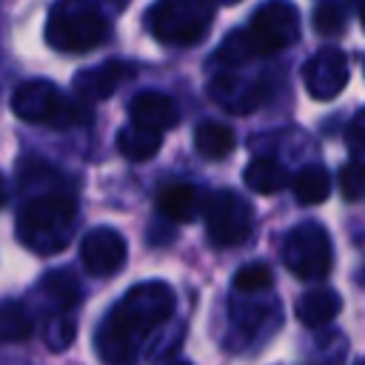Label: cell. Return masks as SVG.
Instances as JSON below:
<instances>
[{
    "mask_svg": "<svg viewBox=\"0 0 365 365\" xmlns=\"http://www.w3.org/2000/svg\"><path fill=\"white\" fill-rule=\"evenodd\" d=\"M128 117L134 125H143V128H151V131H171L177 123H180V111L174 106V100L168 94H160V91H140L131 97L128 103Z\"/></svg>",
    "mask_w": 365,
    "mask_h": 365,
    "instance_id": "cell-13",
    "label": "cell"
},
{
    "mask_svg": "<svg viewBox=\"0 0 365 365\" xmlns=\"http://www.w3.org/2000/svg\"><path fill=\"white\" fill-rule=\"evenodd\" d=\"M356 365H365V359H362V362H356Z\"/></svg>",
    "mask_w": 365,
    "mask_h": 365,
    "instance_id": "cell-32",
    "label": "cell"
},
{
    "mask_svg": "<svg viewBox=\"0 0 365 365\" xmlns=\"http://www.w3.org/2000/svg\"><path fill=\"white\" fill-rule=\"evenodd\" d=\"M74 334H77V319L71 311H51L46 317V325H43V342L51 348V351H66L71 342H74Z\"/></svg>",
    "mask_w": 365,
    "mask_h": 365,
    "instance_id": "cell-22",
    "label": "cell"
},
{
    "mask_svg": "<svg viewBox=\"0 0 365 365\" xmlns=\"http://www.w3.org/2000/svg\"><path fill=\"white\" fill-rule=\"evenodd\" d=\"M125 257H128V245H125L123 234L108 225L91 228L80 242V259H83L86 271L94 277L117 274L125 265Z\"/></svg>",
    "mask_w": 365,
    "mask_h": 365,
    "instance_id": "cell-10",
    "label": "cell"
},
{
    "mask_svg": "<svg viewBox=\"0 0 365 365\" xmlns=\"http://www.w3.org/2000/svg\"><path fill=\"white\" fill-rule=\"evenodd\" d=\"M108 20L94 0H57L46 20V43L63 54H86L106 43Z\"/></svg>",
    "mask_w": 365,
    "mask_h": 365,
    "instance_id": "cell-3",
    "label": "cell"
},
{
    "mask_svg": "<svg viewBox=\"0 0 365 365\" xmlns=\"http://www.w3.org/2000/svg\"><path fill=\"white\" fill-rule=\"evenodd\" d=\"M345 140H348L351 160H354V163H359V165L365 168V108H359V111L354 114V120H351V125H348Z\"/></svg>",
    "mask_w": 365,
    "mask_h": 365,
    "instance_id": "cell-26",
    "label": "cell"
},
{
    "mask_svg": "<svg viewBox=\"0 0 365 365\" xmlns=\"http://www.w3.org/2000/svg\"><path fill=\"white\" fill-rule=\"evenodd\" d=\"M3 202H6V182H3V177H0V208H3Z\"/></svg>",
    "mask_w": 365,
    "mask_h": 365,
    "instance_id": "cell-27",
    "label": "cell"
},
{
    "mask_svg": "<svg viewBox=\"0 0 365 365\" xmlns=\"http://www.w3.org/2000/svg\"><path fill=\"white\" fill-rule=\"evenodd\" d=\"M174 305L177 297L165 282L151 279L128 288L97 325V356L106 365H134L154 331L171 319Z\"/></svg>",
    "mask_w": 365,
    "mask_h": 365,
    "instance_id": "cell-1",
    "label": "cell"
},
{
    "mask_svg": "<svg viewBox=\"0 0 365 365\" xmlns=\"http://www.w3.org/2000/svg\"><path fill=\"white\" fill-rule=\"evenodd\" d=\"M214 6H234V3H240V0H211Z\"/></svg>",
    "mask_w": 365,
    "mask_h": 365,
    "instance_id": "cell-28",
    "label": "cell"
},
{
    "mask_svg": "<svg viewBox=\"0 0 365 365\" xmlns=\"http://www.w3.org/2000/svg\"><path fill=\"white\" fill-rule=\"evenodd\" d=\"M174 365H191V362H174Z\"/></svg>",
    "mask_w": 365,
    "mask_h": 365,
    "instance_id": "cell-31",
    "label": "cell"
},
{
    "mask_svg": "<svg viewBox=\"0 0 365 365\" xmlns=\"http://www.w3.org/2000/svg\"><path fill=\"white\" fill-rule=\"evenodd\" d=\"M208 94L220 108H225L231 114H245V111H254L262 103L265 88H262L259 80H251V77L217 74L208 86Z\"/></svg>",
    "mask_w": 365,
    "mask_h": 365,
    "instance_id": "cell-12",
    "label": "cell"
},
{
    "mask_svg": "<svg viewBox=\"0 0 365 365\" xmlns=\"http://www.w3.org/2000/svg\"><path fill=\"white\" fill-rule=\"evenodd\" d=\"M291 191H294V197H297L299 205H305V208L319 205L331 194V177H328V171L322 165L311 163L302 171H297V177L291 180Z\"/></svg>",
    "mask_w": 365,
    "mask_h": 365,
    "instance_id": "cell-19",
    "label": "cell"
},
{
    "mask_svg": "<svg viewBox=\"0 0 365 365\" xmlns=\"http://www.w3.org/2000/svg\"><path fill=\"white\" fill-rule=\"evenodd\" d=\"M214 20L211 0H157L148 9L145 26L163 46H194Z\"/></svg>",
    "mask_w": 365,
    "mask_h": 365,
    "instance_id": "cell-4",
    "label": "cell"
},
{
    "mask_svg": "<svg viewBox=\"0 0 365 365\" xmlns=\"http://www.w3.org/2000/svg\"><path fill=\"white\" fill-rule=\"evenodd\" d=\"M339 188H342V197L348 202H359L365 200V168L359 163H345L339 168Z\"/></svg>",
    "mask_w": 365,
    "mask_h": 365,
    "instance_id": "cell-25",
    "label": "cell"
},
{
    "mask_svg": "<svg viewBox=\"0 0 365 365\" xmlns=\"http://www.w3.org/2000/svg\"><path fill=\"white\" fill-rule=\"evenodd\" d=\"M111 3H114V6H125L128 0H111Z\"/></svg>",
    "mask_w": 365,
    "mask_h": 365,
    "instance_id": "cell-30",
    "label": "cell"
},
{
    "mask_svg": "<svg viewBox=\"0 0 365 365\" xmlns=\"http://www.w3.org/2000/svg\"><path fill=\"white\" fill-rule=\"evenodd\" d=\"M134 74V66L125 60H106L100 66L83 68L74 74V91L80 94V100L86 103H97L111 97L128 77Z\"/></svg>",
    "mask_w": 365,
    "mask_h": 365,
    "instance_id": "cell-11",
    "label": "cell"
},
{
    "mask_svg": "<svg viewBox=\"0 0 365 365\" xmlns=\"http://www.w3.org/2000/svg\"><path fill=\"white\" fill-rule=\"evenodd\" d=\"M11 111L26 123H46L54 128H71L86 120V111L48 80L20 83L11 94Z\"/></svg>",
    "mask_w": 365,
    "mask_h": 365,
    "instance_id": "cell-5",
    "label": "cell"
},
{
    "mask_svg": "<svg viewBox=\"0 0 365 365\" xmlns=\"http://www.w3.org/2000/svg\"><path fill=\"white\" fill-rule=\"evenodd\" d=\"M271 282H274V274L265 262H248L234 274V288L240 294H262L271 288Z\"/></svg>",
    "mask_w": 365,
    "mask_h": 365,
    "instance_id": "cell-23",
    "label": "cell"
},
{
    "mask_svg": "<svg viewBox=\"0 0 365 365\" xmlns=\"http://www.w3.org/2000/svg\"><path fill=\"white\" fill-rule=\"evenodd\" d=\"M242 34H245L251 57L277 54L299 37V11L291 0H265L254 11Z\"/></svg>",
    "mask_w": 365,
    "mask_h": 365,
    "instance_id": "cell-6",
    "label": "cell"
},
{
    "mask_svg": "<svg viewBox=\"0 0 365 365\" xmlns=\"http://www.w3.org/2000/svg\"><path fill=\"white\" fill-rule=\"evenodd\" d=\"M34 331V322L23 302H0V342H23Z\"/></svg>",
    "mask_w": 365,
    "mask_h": 365,
    "instance_id": "cell-21",
    "label": "cell"
},
{
    "mask_svg": "<svg viewBox=\"0 0 365 365\" xmlns=\"http://www.w3.org/2000/svg\"><path fill=\"white\" fill-rule=\"evenodd\" d=\"M282 262L297 279H305V282H317L328 277L334 265V248H331L328 231L311 220L291 228L282 242Z\"/></svg>",
    "mask_w": 365,
    "mask_h": 365,
    "instance_id": "cell-7",
    "label": "cell"
},
{
    "mask_svg": "<svg viewBox=\"0 0 365 365\" xmlns=\"http://www.w3.org/2000/svg\"><path fill=\"white\" fill-rule=\"evenodd\" d=\"M117 148H120V154H123L125 160H131V163H145V160H151V157L163 148V134L131 123V125L120 128V134H117Z\"/></svg>",
    "mask_w": 365,
    "mask_h": 365,
    "instance_id": "cell-17",
    "label": "cell"
},
{
    "mask_svg": "<svg viewBox=\"0 0 365 365\" xmlns=\"http://www.w3.org/2000/svg\"><path fill=\"white\" fill-rule=\"evenodd\" d=\"M202 211H205L208 240L217 248H234V245H242L251 237L254 211H251V205L237 191H231V188L214 191L205 200Z\"/></svg>",
    "mask_w": 365,
    "mask_h": 365,
    "instance_id": "cell-8",
    "label": "cell"
},
{
    "mask_svg": "<svg viewBox=\"0 0 365 365\" xmlns=\"http://www.w3.org/2000/svg\"><path fill=\"white\" fill-rule=\"evenodd\" d=\"M40 294L48 299L51 311H71L80 299V285L74 279V274L68 271H51L43 277L40 282Z\"/></svg>",
    "mask_w": 365,
    "mask_h": 365,
    "instance_id": "cell-20",
    "label": "cell"
},
{
    "mask_svg": "<svg viewBox=\"0 0 365 365\" xmlns=\"http://www.w3.org/2000/svg\"><path fill=\"white\" fill-rule=\"evenodd\" d=\"M77 225V202L66 191H37L17 211V240L40 254H60L74 237Z\"/></svg>",
    "mask_w": 365,
    "mask_h": 365,
    "instance_id": "cell-2",
    "label": "cell"
},
{
    "mask_svg": "<svg viewBox=\"0 0 365 365\" xmlns=\"http://www.w3.org/2000/svg\"><path fill=\"white\" fill-rule=\"evenodd\" d=\"M359 20H362V29H365V6H362V14H359Z\"/></svg>",
    "mask_w": 365,
    "mask_h": 365,
    "instance_id": "cell-29",
    "label": "cell"
},
{
    "mask_svg": "<svg viewBox=\"0 0 365 365\" xmlns=\"http://www.w3.org/2000/svg\"><path fill=\"white\" fill-rule=\"evenodd\" d=\"M242 180H245V185L251 188V191H257V194H277V191H282L291 180H288V171L277 163V160H271V157H257V160H251L248 165H245V171H242Z\"/></svg>",
    "mask_w": 365,
    "mask_h": 365,
    "instance_id": "cell-18",
    "label": "cell"
},
{
    "mask_svg": "<svg viewBox=\"0 0 365 365\" xmlns=\"http://www.w3.org/2000/svg\"><path fill=\"white\" fill-rule=\"evenodd\" d=\"M311 26H314L317 34L334 37V34H339L345 29V11L339 6H334V3H322V6H317L314 17H311Z\"/></svg>",
    "mask_w": 365,
    "mask_h": 365,
    "instance_id": "cell-24",
    "label": "cell"
},
{
    "mask_svg": "<svg viewBox=\"0 0 365 365\" xmlns=\"http://www.w3.org/2000/svg\"><path fill=\"white\" fill-rule=\"evenodd\" d=\"M237 145V137L231 131V125L225 123H217V120H202L197 128H194V148L200 157L205 160H225Z\"/></svg>",
    "mask_w": 365,
    "mask_h": 365,
    "instance_id": "cell-16",
    "label": "cell"
},
{
    "mask_svg": "<svg viewBox=\"0 0 365 365\" xmlns=\"http://www.w3.org/2000/svg\"><path fill=\"white\" fill-rule=\"evenodd\" d=\"M200 191L191 182H168L157 191V208L171 222H191L200 214Z\"/></svg>",
    "mask_w": 365,
    "mask_h": 365,
    "instance_id": "cell-15",
    "label": "cell"
},
{
    "mask_svg": "<svg viewBox=\"0 0 365 365\" xmlns=\"http://www.w3.org/2000/svg\"><path fill=\"white\" fill-rule=\"evenodd\" d=\"M302 83L305 91L314 100H334L342 94L345 83H348V57L345 51L325 46L317 54L308 57V63L302 66Z\"/></svg>",
    "mask_w": 365,
    "mask_h": 365,
    "instance_id": "cell-9",
    "label": "cell"
},
{
    "mask_svg": "<svg viewBox=\"0 0 365 365\" xmlns=\"http://www.w3.org/2000/svg\"><path fill=\"white\" fill-rule=\"evenodd\" d=\"M339 308H342V299H339V294H336L334 288H328V285L308 288V291L297 299V305H294L297 319H299L305 328L328 325V322L339 314Z\"/></svg>",
    "mask_w": 365,
    "mask_h": 365,
    "instance_id": "cell-14",
    "label": "cell"
}]
</instances>
